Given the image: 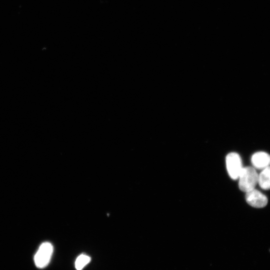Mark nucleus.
I'll return each mask as SVG.
<instances>
[{
    "label": "nucleus",
    "mask_w": 270,
    "mask_h": 270,
    "mask_svg": "<svg viewBox=\"0 0 270 270\" xmlns=\"http://www.w3.org/2000/svg\"><path fill=\"white\" fill-rule=\"evenodd\" d=\"M226 162L227 171L230 176L234 180L238 179L244 168L240 155L236 152H230L226 156Z\"/></svg>",
    "instance_id": "7ed1b4c3"
},
{
    "label": "nucleus",
    "mask_w": 270,
    "mask_h": 270,
    "mask_svg": "<svg viewBox=\"0 0 270 270\" xmlns=\"http://www.w3.org/2000/svg\"><path fill=\"white\" fill-rule=\"evenodd\" d=\"M258 174L254 167L243 168L238 178L240 189L246 192L255 188L258 184Z\"/></svg>",
    "instance_id": "f257e3e1"
},
{
    "label": "nucleus",
    "mask_w": 270,
    "mask_h": 270,
    "mask_svg": "<svg viewBox=\"0 0 270 270\" xmlns=\"http://www.w3.org/2000/svg\"><path fill=\"white\" fill-rule=\"evenodd\" d=\"M52 252V245L49 242H43L34 256L36 266L40 268L46 266L50 260Z\"/></svg>",
    "instance_id": "f03ea898"
},
{
    "label": "nucleus",
    "mask_w": 270,
    "mask_h": 270,
    "mask_svg": "<svg viewBox=\"0 0 270 270\" xmlns=\"http://www.w3.org/2000/svg\"><path fill=\"white\" fill-rule=\"evenodd\" d=\"M251 162L254 168L262 170L270 166V155L264 152H256L252 156Z\"/></svg>",
    "instance_id": "39448f33"
},
{
    "label": "nucleus",
    "mask_w": 270,
    "mask_h": 270,
    "mask_svg": "<svg viewBox=\"0 0 270 270\" xmlns=\"http://www.w3.org/2000/svg\"><path fill=\"white\" fill-rule=\"evenodd\" d=\"M90 261V258L84 254L79 256L75 262V267L77 270H82Z\"/></svg>",
    "instance_id": "0eeeda50"
},
{
    "label": "nucleus",
    "mask_w": 270,
    "mask_h": 270,
    "mask_svg": "<svg viewBox=\"0 0 270 270\" xmlns=\"http://www.w3.org/2000/svg\"><path fill=\"white\" fill-rule=\"evenodd\" d=\"M245 198L248 204L256 208H264L268 203L266 196L256 188L246 192Z\"/></svg>",
    "instance_id": "20e7f679"
},
{
    "label": "nucleus",
    "mask_w": 270,
    "mask_h": 270,
    "mask_svg": "<svg viewBox=\"0 0 270 270\" xmlns=\"http://www.w3.org/2000/svg\"><path fill=\"white\" fill-rule=\"evenodd\" d=\"M258 184L264 190L270 189V166L262 170L258 174Z\"/></svg>",
    "instance_id": "423d86ee"
}]
</instances>
